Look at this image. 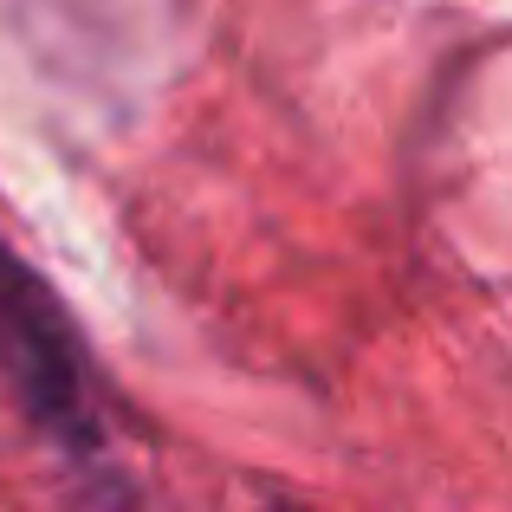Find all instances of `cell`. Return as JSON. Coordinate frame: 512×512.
<instances>
[{"label": "cell", "instance_id": "cell-1", "mask_svg": "<svg viewBox=\"0 0 512 512\" xmlns=\"http://www.w3.org/2000/svg\"><path fill=\"white\" fill-rule=\"evenodd\" d=\"M0 383L65 454L104 448L98 376L52 286L0 240Z\"/></svg>", "mask_w": 512, "mask_h": 512}]
</instances>
